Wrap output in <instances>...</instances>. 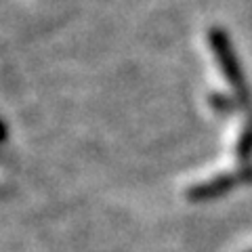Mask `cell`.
<instances>
[{
	"instance_id": "6da1fadb",
	"label": "cell",
	"mask_w": 252,
	"mask_h": 252,
	"mask_svg": "<svg viewBox=\"0 0 252 252\" xmlns=\"http://www.w3.org/2000/svg\"><path fill=\"white\" fill-rule=\"evenodd\" d=\"M208 42H210L212 55H215V59L219 61L220 72H223L225 80L229 82L231 91L235 94V101L242 105H248L250 103V91L246 86V80H244V74L240 69V61L231 49V42H229V38H227L225 30L212 28L210 34H208Z\"/></svg>"
},
{
	"instance_id": "7a4b0ae2",
	"label": "cell",
	"mask_w": 252,
	"mask_h": 252,
	"mask_svg": "<svg viewBox=\"0 0 252 252\" xmlns=\"http://www.w3.org/2000/svg\"><path fill=\"white\" fill-rule=\"evenodd\" d=\"M240 183V177L238 175H219V177H212L204 183L193 185L191 189L187 191V198L189 200H210V198H217V195H223L227 193L229 189H233L235 185Z\"/></svg>"
},
{
	"instance_id": "3957f363",
	"label": "cell",
	"mask_w": 252,
	"mask_h": 252,
	"mask_svg": "<svg viewBox=\"0 0 252 252\" xmlns=\"http://www.w3.org/2000/svg\"><path fill=\"white\" fill-rule=\"evenodd\" d=\"M235 156H238L240 162H246L252 158V120L244 126L242 135L238 139V145H235Z\"/></svg>"
},
{
	"instance_id": "277c9868",
	"label": "cell",
	"mask_w": 252,
	"mask_h": 252,
	"mask_svg": "<svg viewBox=\"0 0 252 252\" xmlns=\"http://www.w3.org/2000/svg\"><path fill=\"white\" fill-rule=\"evenodd\" d=\"M210 103L215 109H219V112H229V109L235 105V101H229V99H225L223 94H212L210 97Z\"/></svg>"
},
{
	"instance_id": "5b68a950",
	"label": "cell",
	"mask_w": 252,
	"mask_h": 252,
	"mask_svg": "<svg viewBox=\"0 0 252 252\" xmlns=\"http://www.w3.org/2000/svg\"><path fill=\"white\" fill-rule=\"evenodd\" d=\"M238 177H240V181H244V183H252V166L244 168Z\"/></svg>"
},
{
	"instance_id": "8992f818",
	"label": "cell",
	"mask_w": 252,
	"mask_h": 252,
	"mask_svg": "<svg viewBox=\"0 0 252 252\" xmlns=\"http://www.w3.org/2000/svg\"><path fill=\"white\" fill-rule=\"evenodd\" d=\"M250 252H252V250H250Z\"/></svg>"
}]
</instances>
